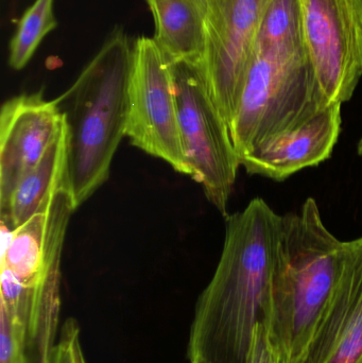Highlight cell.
<instances>
[{"label": "cell", "mask_w": 362, "mask_h": 363, "mask_svg": "<svg viewBox=\"0 0 362 363\" xmlns=\"http://www.w3.org/2000/svg\"><path fill=\"white\" fill-rule=\"evenodd\" d=\"M293 363H362V236L344 242L333 296L310 345Z\"/></svg>", "instance_id": "8fae6325"}, {"label": "cell", "mask_w": 362, "mask_h": 363, "mask_svg": "<svg viewBox=\"0 0 362 363\" xmlns=\"http://www.w3.org/2000/svg\"><path fill=\"white\" fill-rule=\"evenodd\" d=\"M76 209L69 192L62 187L46 209L15 230L1 222V269L27 288L62 277L64 240Z\"/></svg>", "instance_id": "30bf717a"}, {"label": "cell", "mask_w": 362, "mask_h": 363, "mask_svg": "<svg viewBox=\"0 0 362 363\" xmlns=\"http://www.w3.org/2000/svg\"><path fill=\"white\" fill-rule=\"evenodd\" d=\"M27 363H29V360H28V362Z\"/></svg>", "instance_id": "7402d4cb"}, {"label": "cell", "mask_w": 362, "mask_h": 363, "mask_svg": "<svg viewBox=\"0 0 362 363\" xmlns=\"http://www.w3.org/2000/svg\"><path fill=\"white\" fill-rule=\"evenodd\" d=\"M307 47H255L230 125L240 161L270 138L291 131L329 106Z\"/></svg>", "instance_id": "277c9868"}, {"label": "cell", "mask_w": 362, "mask_h": 363, "mask_svg": "<svg viewBox=\"0 0 362 363\" xmlns=\"http://www.w3.org/2000/svg\"><path fill=\"white\" fill-rule=\"evenodd\" d=\"M244 363H281L280 356L263 322L257 323L253 330Z\"/></svg>", "instance_id": "ac0fdd59"}, {"label": "cell", "mask_w": 362, "mask_h": 363, "mask_svg": "<svg viewBox=\"0 0 362 363\" xmlns=\"http://www.w3.org/2000/svg\"><path fill=\"white\" fill-rule=\"evenodd\" d=\"M179 121L191 178L227 218L240 160L229 125L208 91L201 64L170 62Z\"/></svg>", "instance_id": "5b68a950"}, {"label": "cell", "mask_w": 362, "mask_h": 363, "mask_svg": "<svg viewBox=\"0 0 362 363\" xmlns=\"http://www.w3.org/2000/svg\"><path fill=\"white\" fill-rule=\"evenodd\" d=\"M64 123L57 100L45 99L42 91L4 102L0 112V208L40 163Z\"/></svg>", "instance_id": "9c48e42d"}, {"label": "cell", "mask_w": 362, "mask_h": 363, "mask_svg": "<svg viewBox=\"0 0 362 363\" xmlns=\"http://www.w3.org/2000/svg\"><path fill=\"white\" fill-rule=\"evenodd\" d=\"M305 40L329 104L351 100L362 78V0H304Z\"/></svg>", "instance_id": "ba28073f"}, {"label": "cell", "mask_w": 362, "mask_h": 363, "mask_svg": "<svg viewBox=\"0 0 362 363\" xmlns=\"http://www.w3.org/2000/svg\"><path fill=\"white\" fill-rule=\"evenodd\" d=\"M341 104H329L300 127L278 134L240 161L249 174L282 182L331 157L341 131Z\"/></svg>", "instance_id": "7c38bea8"}, {"label": "cell", "mask_w": 362, "mask_h": 363, "mask_svg": "<svg viewBox=\"0 0 362 363\" xmlns=\"http://www.w3.org/2000/svg\"><path fill=\"white\" fill-rule=\"evenodd\" d=\"M27 338L23 328L0 311V363H27Z\"/></svg>", "instance_id": "e0dca14e"}, {"label": "cell", "mask_w": 362, "mask_h": 363, "mask_svg": "<svg viewBox=\"0 0 362 363\" xmlns=\"http://www.w3.org/2000/svg\"><path fill=\"white\" fill-rule=\"evenodd\" d=\"M281 218L261 198L225 218L220 259L196 303L189 362L244 363L269 304Z\"/></svg>", "instance_id": "6da1fadb"}, {"label": "cell", "mask_w": 362, "mask_h": 363, "mask_svg": "<svg viewBox=\"0 0 362 363\" xmlns=\"http://www.w3.org/2000/svg\"><path fill=\"white\" fill-rule=\"evenodd\" d=\"M191 362V363H206L204 362H201V360H198V359L193 360V362Z\"/></svg>", "instance_id": "44dd1931"}, {"label": "cell", "mask_w": 362, "mask_h": 363, "mask_svg": "<svg viewBox=\"0 0 362 363\" xmlns=\"http://www.w3.org/2000/svg\"><path fill=\"white\" fill-rule=\"evenodd\" d=\"M132 49L125 32L117 30L55 99L67 140L63 187L76 208L108 180L115 153L127 136Z\"/></svg>", "instance_id": "3957f363"}, {"label": "cell", "mask_w": 362, "mask_h": 363, "mask_svg": "<svg viewBox=\"0 0 362 363\" xmlns=\"http://www.w3.org/2000/svg\"><path fill=\"white\" fill-rule=\"evenodd\" d=\"M272 0H206L202 69L208 91L231 125L248 76L264 16Z\"/></svg>", "instance_id": "52a82bcc"}, {"label": "cell", "mask_w": 362, "mask_h": 363, "mask_svg": "<svg viewBox=\"0 0 362 363\" xmlns=\"http://www.w3.org/2000/svg\"><path fill=\"white\" fill-rule=\"evenodd\" d=\"M66 163L67 140L64 123L63 130L46 155L21 179L8 202L0 208L1 222L15 230L32 216L46 209L63 187Z\"/></svg>", "instance_id": "5bb4252c"}, {"label": "cell", "mask_w": 362, "mask_h": 363, "mask_svg": "<svg viewBox=\"0 0 362 363\" xmlns=\"http://www.w3.org/2000/svg\"><path fill=\"white\" fill-rule=\"evenodd\" d=\"M127 136L136 148L191 177L179 121L171 63L153 38L132 49Z\"/></svg>", "instance_id": "8992f818"}, {"label": "cell", "mask_w": 362, "mask_h": 363, "mask_svg": "<svg viewBox=\"0 0 362 363\" xmlns=\"http://www.w3.org/2000/svg\"><path fill=\"white\" fill-rule=\"evenodd\" d=\"M155 23L153 40L169 62L202 64L206 0H147Z\"/></svg>", "instance_id": "4fadbf2b"}, {"label": "cell", "mask_w": 362, "mask_h": 363, "mask_svg": "<svg viewBox=\"0 0 362 363\" xmlns=\"http://www.w3.org/2000/svg\"><path fill=\"white\" fill-rule=\"evenodd\" d=\"M81 363H85V362H81Z\"/></svg>", "instance_id": "603a6c76"}, {"label": "cell", "mask_w": 362, "mask_h": 363, "mask_svg": "<svg viewBox=\"0 0 362 363\" xmlns=\"http://www.w3.org/2000/svg\"><path fill=\"white\" fill-rule=\"evenodd\" d=\"M255 47H306L304 0H272Z\"/></svg>", "instance_id": "9a60e30c"}, {"label": "cell", "mask_w": 362, "mask_h": 363, "mask_svg": "<svg viewBox=\"0 0 362 363\" xmlns=\"http://www.w3.org/2000/svg\"><path fill=\"white\" fill-rule=\"evenodd\" d=\"M357 151H358V155L362 157V138L361 142H359L358 147H357Z\"/></svg>", "instance_id": "ffe728a7"}, {"label": "cell", "mask_w": 362, "mask_h": 363, "mask_svg": "<svg viewBox=\"0 0 362 363\" xmlns=\"http://www.w3.org/2000/svg\"><path fill=\"white\" fill-rule=\"evenodd\" d=\"M53 4L55 0H35L23 13L10 43L9 64L13 69H23L45 36L57 28Z\"/></svg>", "instance_id": "2e32d148"}, {"label": "cell", "mask_w": 362, "mask_h": 363, "mask_svg": "<svg viewBox=\"0 0 362 363\" xmlns=\"http://www.w3.org/2000/svg\"><path fill=\"white\" fill-rule=\"evenodd\" d=\"M344 241L329 232L315 199L281 218L271 296L263 323L281 363L301 357L339 279Z\"/></svg>", "instance_id": "7a4b0ae2"}, {"label": "cell", "mask_w": 362, "mask_h": 363, "mask_svg": "<svg viewBox=\"0 0 362 363\" xmlns=\"http://www.w3.org/2000/svg\"><path fill=\"white\" fill-rule=\"evenodd\" d=\"M79 334H81L80 326L77 320L69 318L62 324L51 363H74L72 347L74 339Z\"/></svg>", "instance_id": "d6986e66"}]
</instances>
